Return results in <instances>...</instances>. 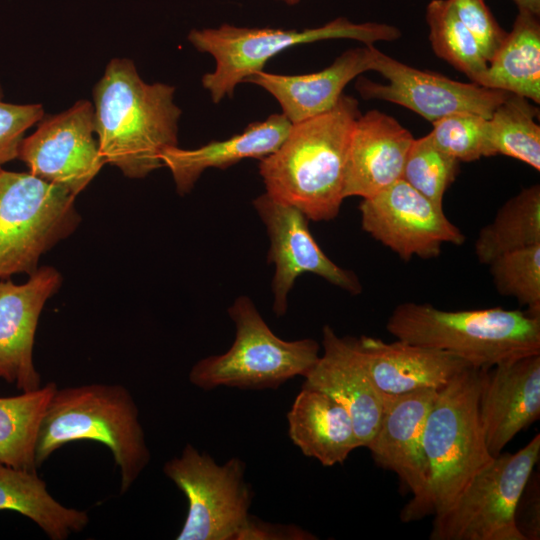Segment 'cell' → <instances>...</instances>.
Returning a JSON list of instances; mask_svg holds the SVG:
<instances>
[{
	"instance_id": "1",
	"label": "cell",
	"mask_w": 540,
	"mask_h": 540,
	"mask_svg": "<svg viewBox=\"0 0 540 540\" xmlns=\"http://www.w3.org/2000/svg\"><path fill=\"white\" fill-rule=\"evenodd\" d=\"M360 115L358 101L342 95L329 111L292 124L279 148L260 160L266 193L313 221L335 218L345 199L348 150Z\"/></svg>"
},
{
	"instance_id": "2",
	"label": "cell",
	"mask_w": 540,
	"mask_h": 540,
	"mask_svg": "<svg viewBox=\"0 0 540 540\" xmlns=\"http://www.w3.org/2000/svg\"><path fill=\"white\" fill-rule=\"evenodd\" d=\"M174 92L171 85L144 82L129 59L109 62L93 89L95 134L106 163L129 178L163 166L161 153L178 143Z\"/></svg>"
},
{
	"instance_id": "3",
	"label": "cell",
	"mask_w": 540,
	"mask_h": 540,
	"mask_svg": "<svg viewBox=\"0 0 540 540\" xmlns=\"http://www.w3.org/2000/svg\"><path fill=\"white\" fill-rule=\"evenodd\" d=\"M484 370L467 367L437 391L423 433L426 484L421 494L411 497L402 508V522L444 511L493 460L478 409Z\"/></svg>"
},
{
	"instance_id": "4",
	"label": "cell",
	"mask_w": 540,
	"mask_h": 540,
	"mask_svg": "<svg viewBox=\"0 0 540 540\" xmlns=\"http://www.w3.org/2000/svg\"><path fill=\"white\" fill-rule=\"evenodd\" d=\"M81 440L96 441L110 449L120 470L121 494L131 488L151 458L136 402L120 384L57 388L40 424L37 466L63 445Z\"/></svg>"
},
{
	"instance_id": "5",
	"label": "cell",
	"mask_w": 540,
	"mask_h": 540,
	"mask_svg": "<svg viewBox=\"0 0 540 540\" xmlns=\"http://www.w3.org/2000/svg\"><path fill=\"white\" fill-rule=\"evenodd\" d=\"M386 329L398 340L452 353L478 369L540 353V317L520 310L449 311L405 302L394 308Z\"/></svg>"
},
{
	"instance_id": "6",
	"label": "cell",
	"mask_w": 540,
	"mask_h": 540,
	"mask_svg": "<svg viewBox=\"0 0 540 540\" xmlns=\"http://www.w3.org/2000/svg\"><path fill=\"white\" fill-rule=\"evenodd\" d=\"M228 314L236 330L232 346L199 360L190 370L189 381L200 389H276L294 377H305L320 356L313 339L285 341L275 335L248 296L237 297Z\"/></svg>"
},
{
	"instance_id": "7",
	"label": "cell",
	"mask_w": 540,
	"mask_h": 540,
	"mask_svg": "<svg viewBox=\"0 0 540 540\" xmlns=\"http://www.w3.org/2000/svg\"><path fill=\"white\" fill-rule=\"evenodd\" d=\"M401 32L394 26L367 22L353 23L337 18L317 27L296 29L251 28L222 24L217 28L193 29L188 40L199 51L215 59V70L202 78L214 103L232 97L236 86L250 75L262 71L276 54L299 44L326 39H354L365 45L376 41L398 39Z\"/></svg>"
},
{
	"instance_id": "8",
	"label": "cell",
	"mask_w": 540,
	"mask_h": 540,
	"mask_svg": "<svg viewBox=\"0 0 540 540\" xmlns=\"http://www.w3.org/2000/svg\"><path fill=\"white\" fill-rule=\"evenodd\" d=\"M74 198L30 172L0 169V279L33 274L41 255L74 232Z\"/></svg>"
},
{
	"instance_id": "9",
	"label": "cell",
	"mask_w": 540,
	"mask_h": 540,
	"mask_svg": "<svg viewBox=\"0 0 540 540\" xmlns=\"http://www.w3.org/2000/svg\"><path fill=\"white\" fill-rule=\"evenodd\" d=\"M540 434L515 453H501L453 503L433 516L431 540H525L516 527L520 496L538 463Z\"/></svg>"
},
{
	"instance_id": "10",
	"label": "cell",
	"mask_w": 540,
	"mask_h": 540,
	"mask_svg": "<svg viewBox=\"0 0 540 540\" xmlns=\"http://www.w3.org/2000/svg\"><path fill=\"white\" fill-rule=\"evenodd\" d=\"M164 474L188 500L177 540H235L249 517L252 489L245 463L232 457L217 463L208 453L187 444L180 456L163 466Z\"/></svg>"
},
{
	"instance_id": "11",
	"label": "cell",
	"mask_w": 540,
	"mask_h": 540,
	"mask_svg": "<svg viewBox=\"0 0 540 540\" xmlns=\"http://www.w3.org/2000/svg\"><path fill=\"white\" fill-rule=\"evenodd\" d=\"M361 226L404 261L440 255L442 245H461L465 235L437 206L399 179L360 203Z\"/></svg>"
},
{
	"instance_id": "12",
	"label": "cell",
	"mask_w": 540,
	"mask_h": 540,
	"mask_svg": "<svg viewBox=\"0 0 540 540\" xmlns=\"http://www.w3.org/2000/svg\"><path fill=\"white\" fill-rule=\"evenodd\" d=\"M38 123L36 131L23 138L17 158L31 174L76 196L106 163L94 137V106L80 100Z\"/></svg>"
},
{
	"instance_id": "13",
	"label": "cell",
	"mask_w": 540,
	"mask_h": 540,
	"mask_svg": "<svg viewBox=\"0 0 540 540\" xmlns=\"http://www.w3.org/2000/svg\"><path fill=\"white\" fill-rule=\"evenodd\" d=\"M372 70L380 73L388 83L360 77L356 88L363 98L396 103L432 123L457 112H471L489 119L509 95V92L473 82H458L443 75L418 70L389 57L376 47Z\"/></svg>"
},
{
	"instance_id": "14",
	"label": "cell",
	"mask_w": 540,
	"mask_h": 540,
	"mask_svg": "<svg viewBox=\"0 0 540 540\" xmlns=\"http://www.w3.org/2000/svg\"><path fill=\"white\" fill-rule=\"evenodd\" d=\"M253 205L270 241L268 261L275 266L272 291L273 311L277 316L286 313L288 294L298 276L304 273L318 275L352 295L361 293L362 285L356 274L338 266L319 247L301 210L266 192L254 199Z\"/></svg>"
},
{
	"instance_id": "15",
	"label": "cell",
	"mask_w": 540,
	"mask_h": 540,
	"mask_svg": "<svg viewBox=\"0 0 540 540\" xmlns=\"http://www.w3.org/2000/svg\"><path fill=\"white\" fill-rule=\"evenodd\" d=\"M29 276L23 284L0 279V378L21 392L41 387L33 363L34 338L41 311L62 281L49 266Z\"/></svg>"
},
{
	"instance_id": "16",
	"label": "cell",
	"mask_w": 540,
	"mask_h": 540,
	"mask_svg": "<svg viewBox=\"0 0 540 540\" xmlns=\"http://www.w3.org/2000/svg\"><path fill=\"white\" fill-rule=\"evenodd\" d=\"M478 409L487 449L496 457L540 417V353L485 369Z\"/></svg>"
},
{
	"instance_id": "17",
	"label": "cell",
	"mask_w": 540,
	"mask_h": 540,
	"mask_svg": "<svg viewBox=\"0 0 540 540\" xmlns=\"http://www.w3.org/2000/svg\"><path fill=\"white\" fill-rule=\"evenodd\" d=\"M351 341L373 385L384 396L440 390L471 366L452 353L398 339L385 342L363 335Z\"/></svg>"
},
{
	"instance_id": "18",
	"label": "cell",
	"mask_w": 540,
	"mask_h": 540,
	"mask_svg": "<svg viewBox=\"0 0 540 540\" xmlns=\"http://www.w3.org/2000/svg\"><path fill=\"white\" fill-rule=\"evenodd\" d=\"M323 353L305 375L302 388L323 392L348 411L361 447L374 436L382 414L383 396L373 385L351 337H339L325 325Z\"/></svg>"
},
{
	"instance_id": "19",
	"label": "cell",
	"mask_w": 540,
	"mask_h": 540,
	"mask_svg": "<svg viewBox=\"0 0 540 540\" xmlns=\"http://www.w3.org/2000/svg\"><path fill=\"white\" fill-rule=\"evenodd\" d=\"M438 390L423 389L398 396H383L378 428L366 446L374 462L393 471L417 497L426 484L423 433Z\"/></svg>"
},
{
	"instance_id": "20",
	"label": "cell",
	"mask_w": 540,
	"mask_h": 540,
	"mask_svg": "<svg viewBox=\"0 0 540 540\" xmlns=\"http://www.w3.org/2000/svg\"><path fill=\"white\" fill-rule=\"evenodd\" d=\"M414 138L395 118L371 110L356 120L346 163L344 197H371L402 178Z\"/></svg>"
},
{
	"instance_id": "21",
	"label": "cell",
	"mask_w": 540,
	"mask_h": 540,
	"mask_svg": "<svg viewBox=\"0 0 540 540\" xmlns=\"http://www.w3.org/2000/svg\"><path fill=\"white\" fill-rule=\"evenodd\" d=\"M375 47L365 45L343 52L327 68L310 74L281 75L259 71L244 82L269 92L292 124L332 109L345 86L360 74L372 70Z\"/></svg>"
},
{
	"instance_id": "22",
	"label": "cell",
	"mask_w": 540,
	"mask_h": 540,
	"mask_svg": "<svg viewBox=\"0 0 540 540\" xmlns=\"http://www.w3.org/2000/svg\"><path fill=\"white\" fill-rule=\"evenodd\" d=\"M291 126L284 114H272L264 121L250 123L241 133L226 140L211 141L196 149L169 147L160 159L170 170L177 192L184 195L208 168L225 169L243 159L261 160L275 152Z\"/></svg>"
},
{
	"instance_id": "23",
	"label": "cell",
	"mask_w": 540,
	"mask_h": 540,
	"mask_svg": "<svg viewBox=\"0 0 540 540\" xmlns=\"http://www.w3.org/2000/svg\"><path fill=\"white\" fill-rule=\"evenodd\" d=\"M287 421L292 442L325 467L342 464L361 447L348 411L323 392L301 388Z\"/></svg>"
},
{
	"instance_id": "24",
	"label": "cell",
	"mask_w": 540,
	"mask_h": 540,
	"mask_svg": "<svg viewBox=\"0 0 540 540\" xmlns=\"http://www.w3.org/2000/svg\"><path fill=\"white\" fill-rule=\"evenodd\" d=\"M512 31L488 62L479 85L540 102L539 15L518 9Z\"/></svg>"
},
{
	"instance_id": "25",
	"label": "cell",
	"mask_w": 540,
	"mask_h": 540,
	"mask_svg": "<svg viewBox=\"0 0 540 540\" xmlns=\"http://www.w3.org/2000/svg\"><path fill=\"white\" fill-rule=\"evenodd\" d=\"M1 510L29 518L51 540H65L89 523L86 511L66 507L54 499L37 472L3 464H0Z\"/></svg>"
},
{
	"instance_id": "26",
	"label": "cell",
	"mask_w": 540,
	"mask_h": 540,
	"mask_svg": "<svg viewBox=\"0 0 540 540\" xmlns=\"http://www.w3.org/2000/svg\"><path fill=\"white\" fill-rule=\"evenodd\" d=\"M54 382L11 397H0V464L37 471V436Z\"/></svg>"
},
{
	"instance_id": "27",
	"label": "cell",
	"mask_w": 540,
	"mask_h": 540,
	"mask_svg": "<svg viewBox=\"0 0 540 540\" xmlns=\"http://www.w3.org/2000/svg\"><path fill=\"white\" fill-rule=\"evenodd\" d=\"M540 244V186L524 188L506 201L475 241L480 264L521 248Z\"/></svg>"
},
{
	"instance_id": "28",
	"label": "cell",
	"mask_w": 540,
	"mask_h": 540,
	"mask_svg": "<svg viewBox=\"0 0 540 540\" xmlns=\"http://www.w3.org/2000/svg\"><path fill=\"white\" fill-rule=\"evenodd\" d=\"M539 110L527 98L509 93L488 119L492 156L502 154L540 170Z\"/></svg>"
},
{
	"instance_id": "29",
	"label": "cell",
	"mask_w": 540,
	"mask_h": 540,
	"mask_svg": "<svg viewBox=\"0 0 540 540\" xmlns=\"http://www.w3.org/2000/svg\"><path fill=\"white\" fill-rule=\"evenodd\" d=\"M429 39L435 54L479 85L488 62L458 17L450 0H432L426 9Z\"/></svg>"
},
{
	"instance_id": "30",
	"label": "cell",
	"mask_w": 540,
	"mask_h": 540,
	"mask_svg": "<svg viewBox=\"0 0 540 540\" xmlns=\"http://www.w3.org/2000/svg\"><path fill=\"white\" fill-rule=\"evenodd\" d=\"M459 163L442 151L430 135L414 139L408 152L402 178L437 206L443 207V197L454 182Z\"/></svg>"
},
{
	"instance_id": "31",
	"label": "cell",
	"mask_w": 540,
	"mask_h": 540,
	"mask_svg": "<svg viewBox=\"0 0 540 540\" xmlns=\"http://www.w3.org/2000/svg\"><path fill=\"white\" fill-rule=\"evenodd\" d=\"M489 267L501 295L514 297L528 314L540 317V244L505 253Z\"/></svg>"
},
{
	"instance_id": "32",
	"label": "cell",
	"mask_w": 540,
	"mask_h": 540,
	"mask_svg": "<svg viewBox=\"0 0 540 540\" xmlns=\"http://www.w3.org/2000/svg\"><path fill=\"white\" fill-rule=\"evenodd\" d=\"M433 142L458 161L471 162L491 157L488 119L471 112H457L433 123Z\"/></svg>"
},
{
	"instance_id": "33",
	"label": "cell",
	"mask_w": 540,
	"mask_h": 540,
	"mask_svg": "<svg viewBox=\"0 0 540 540\" xmlns=\"http://www.w3.org/2000/svg\"><path fill=\"white\" fill-rule=\"evenodd\" d=\"M44 117L41 104H12L3 100L0 86V169L17 158L25 132Z\"/></svg>"
},
{
	"instance_id": "34",
	"label": "cell",
	"mask_w": 540,
	"mask_h": 540,
	"mask_svg": "<svg viewBox=\"0 0 540 540\" xmlns=\"http://www.w3.org/2000/svg\"><path fill=\"white\" fill-rule=\"evenodd\" d=\"M450 2L489 62L504 41L507 32L500 27L484 0H450Z\"/></svg>"
},
{
	"instance_id": "35",
	"label": "cell",
	"mask_w": 540,
	"mask_h": 540,
	"mask_svg": "<svg viewBox=\"0 0 540 540\" xmlns=\"http://www.w3.org/2000/svg\"><path fill=\"white\" fill-rule=\"evenodd\" d=\"M309 531L293 524H275L249 515L235 540H316Z\"/></svg>"
},
{
	"instance_id": "36",
	"label": "cell",
	"mask_w": 540,
	"mask_h": 540,
	"mask_svg": "<svg viewBox=\"0 0 540 540\" xmlns=\"http://www.w3.org/2000/svg\"><path fill=\"white\" fill-rule=\"evenodd\" d=\"M540 502L538 481L532 474L520 496L516 511V527L525 540L540 539Z\"/></svg>"
},
{
	"instance_id": "37",
	"label": "cell",
	"mask_w": 540,
	"mask_h": 540,
	"mask_svg": "<svg viewBox=\"0 0 540 540\" xmlns=\"http://www.w3.org/2000/svg\"><path fill=\"white\" fill-rule=\"evenodd\" d=\"M518 9L527 10L533 14H540V0H513Z\"/></svg>"
},
{
	"instance_id": "38",
	"label": "cell",
	"mask_w": 540,
	"mask_h": 540,
	"mask_svg": "<svg viewBox=\"0 0 540 540\" xmlns=\"http://www.w3.org/2000/svg\"><path fill=\"white\" fill-rule=\"evenodd\" d=\"M279 1H282L287 5H296L300 2V0H279Z\"/></svg>"
}]
</instances>
